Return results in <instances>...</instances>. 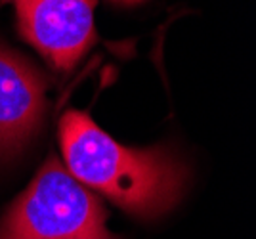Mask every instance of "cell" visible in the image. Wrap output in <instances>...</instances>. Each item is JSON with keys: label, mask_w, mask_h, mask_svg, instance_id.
Here are the masks:
<instances>
[{"label": "cell", "mask_w": 256, "mask_h": 239, "mask_svg": "<svg viewBox=\"0 0 256 239\" xmlns=\"http://www.w3.org/2000/svg\"><path fill=\"white\" fill-rule=\"evenodd\" d=\"M67 170L128 212L153 218L168 210L186 184V168L164 150H132L113 140L82 111L60 122Z\"/></svg>", "instance_id": "obj_1"}, {"label": "cell", "mask_w": 256, "mask_h": 239, "mask_svg": "<svg viewBox=\"0 0 256 239\" xmlns=\"http://www.w3.org/2000/svg\"><path fill=\"white\" fill-rule=\"evenodd\" d=\"M0 239H118L106 210L58 159L44 163L0 224Z\"/></svg>", "instance_id": "obj_2"}, {"label": "cell", "mask_w": 256, "mask_h": 239, "mask_svg": "<svg viewBox=\"0 0 256 239\" xmlns=\"http://www.w3.org/2000/svg\"><path fill=\"white\" fill-rule=\"evenodd\" d=\"M16 6L20 31L60 71H69L94 38L96 0H2Z\"/></svg>", "instance_id": "obj_3"}, {"label": "cell", "mask_w": 256, "mask_h": 239, "mask_svg": "<svg viewBox=\"0 0 256 239\" xmlns=\"http://www.w3.org/2000/svg\"><path fill=\"white\" fill-rule=\"evenodd\" d=\"M44 109L42 76L23 56L0 46V155L20 150L31 138Z\"/></svg>", "instance_id": "obj_4"}, {"label": "cell", "mask_w": 256, "mask_h": 239, "mask_svg": "<svg viewBox=\"0 0 256 239\" xmlns=\"http://www.w3.org/2000/svg\"><path fill=\"white\" fill-rule=\"evenodd\" d=\"M122 2H136V0H122Z\"/></svg>", "instance_id": "obj_5"}]
</instances>
